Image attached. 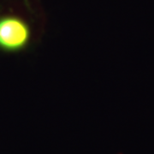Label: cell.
Segmentation results:
<instances>
[{
  "instance_id": "cell-1",
  "label": "cell",
  "mask_w": 154,
  "mask_h": 154,
  "mask_svg": "<svg viewBox=\"0 0 154 154\" xmlns=\"http://www.w3.org/2000/svg\"><path fill=\"white\" fill-rule=\"evenodd\" d=\"M32 30L28 22L17 16L0 17V50L17 53L28 48Z\"/></svg>"
}]
</instances>
